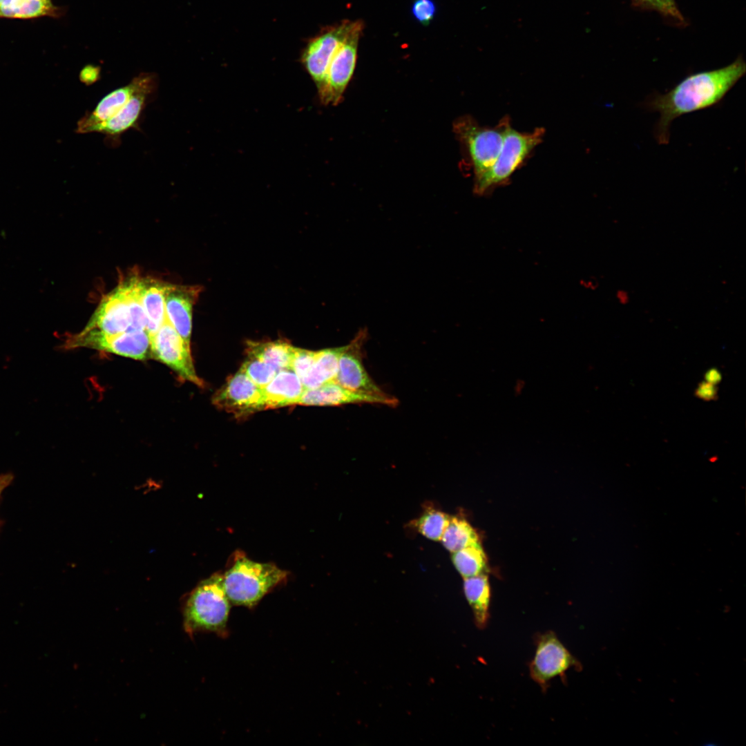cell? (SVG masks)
Segmentation results:
<instances>
[{"mask_svg":"<svg viewBox=\"0 0 746 746\" xmlns=\"http://www.w3.org/2000/svg\"><path fill=\"white\" fill-rule=\"evenodd\" d=\"M745 72V62L738 57L726 66L689 75L666 93L649 95L642 106L660 114L654 128L658 142L669 143L670 126L677 117L718 104Z\"/></svg>","mask_w":746,"mask_h":746,"instance_id":"cell-1","label":"cell"},{"mask_svg":"<svg viewBox=\"0 0 746 746\" xmlns=\"http://www.w3.org/2000/svg\"><path fill=\"white\" fill-rule=\"evenodd\" d=\"M222 576V586L231 604L253 607L287 579V572L272 563L236 556Z\"/></svg>","mask_w":746,"mask_h":746,"instance_id":"cell-2","label":"cell"},{"mask_svg":"<svg viewBox=\"0 0 746 746\" xmlns=\"http://www.w3.org/2000/svg\"><path fill=\"white\" fill-rule=\"evenodd\" d=\"M231 602L222 586V573L201 582L189 594L183 609V624L190 635L198 632L227 633Z\"/></svg>","mask_w":746,"mask_h":746,"instance_id":"cell-3","label":"cell"},{"mask_svg":"<svg viewBox=\"0 0 746 746\" xmlns=\"http://www.w3.org/2000/svg\"><path fill=\"white\" fill-rule=\"evenodd\" d=\"M544 135L545 129L542 127L535 128L532 132L522 133L509 124L494 164L482 175L475 179L474 193L479 196L488 195L496 188L508 184L513 174L542 142Z\"/></svg>","mask_w":746,"mask_h":746,"instance_id":"cell-4","label":"cell"},{"mask_svg":"<svg viewBox=\"0 0 746 746\" xmlns=\"http://www.w3.org/2000/svg\"><path fill=\"white\" fill-rule=\"evenodd\" d=\"M509 124L508 116L504 117L494 127L481 126L469 115L460 117L453 123L454 132L468 155L475 179L494 164Z\"/></svg>","mask_w":746,"mask_h":746,"instance_id":"cell-5","label":"cell"},{"mask_svg":"<svg viewBox=\"0 0 746 746\" xmlns=\"http://www.w3.org/2000/svg\"><path fill=\"white\" fill-rule=\"evenodd\" d=\"M535 654L528 663L531 679L546 692L551 681L560 677L566 683L567 671H581L580 662L568 650L556 633L551 631L537 633L533 637Z\"/></svg>","mask_w":746,"mask_h":746,"instance_id":"cell-6","label":"cell"},{"mask_svg":"<svg viewBox=\"0 0 746 746\" xmlns=\"http://www.w3.org/2000/svg\"><path fill=\"white\" fill-rule=\"evenodd\" d=\"M60 347L66 350L91 348L135 360L151 358V341L146 330L107 334L95 329H83L68 336Z\"/></svg>","mask_w":746,"mask_h":746,"instance_id":"cell-7","label":"cell"},{"mask_svg":"<svg viewBox=\"0 0 746 746\" xmlns=\"http://www.w3.org/2000/svg\"><path fill=\"white\" fill-rule=\"evenodd\" d=\"M363 28L361 21H354L347 36L334 52L327 68L325 85L318 92L323 104L336 106L342 100L354 72L358 42Z\"/></svg>","mask_w":746,"mask_h":746,"instance_id":"cell-8","label":"cell"},{"mask_svg":"<svg viewBox=\"0 0 746 746\" xmlns=\"http://www.w3.org/2000/svg\"><path fill=\"white\" fill-rule=\"evenodd\" d=\"M352 24L353 21L345 20L324 28L306 44L300 60L314 82L318 93L325 85L327 68L334 52L347 36Z\"/></svg>","mask_w":746,"mask_h":746,"instance_id":"cell-9","label":"cell"},{"mask_svg":"<svg viewBox=\"0 0 746 746\" xmlns=\"http://www.w3.org/2000/svg\"><path fill=\"white\" fill-rule=\"evenodd\" d=\"M150 341L152 358L166 364L184 380L202 386L203 382L194 368L190 345L177 332L166 315Z\"/></svg>","mask_w":746,"mask_h":746,"instance_id":"cell-10","label":"cell"},{"mask_svg":"<svg viewBox=\"0 0 746 746\" xmlns=\"http://www.w3.org/2000/svg\"><path fill=\"white\" fill-rule=\"evenodd\" d=\"M366 338L367 332L361 330L349 344L345 345L339 358L335 382L356 392L388 395L371 379L364 367L363 347Z\"/></svg>","mask_w":746,"mask_h":746,"instance_id":"cell-11","label":"cell"},{"mask_svg":"<svg viewBox=\"0 0 746 746\" xmlns=\"http://www.w3.org/2000/svg\"><path fill=\"white\" fill-rule=\"evenodd\" d=\"M153 85H158L156 73H140L128 84L112 90L102 98L92 111L87 112L78 121L77 132L90 133L94 126L112 117L135 93Z\"/></svg>","mask_w":746,"mask_h":746,"instance_id":"cell-12","label":"cell"},{"mask_svg":"<svg viewBox=\"0 0 746 746\" xmlns=\"http://www.w3.org/2000/svg\"><path fill=\"white\" fill-rule=\"evenodd\" d=\"M212 403L237 417L264 410L262 389L240 370L214 394Z\"/></svg>","mask_w":746,"mask_h":746,"instance_id":"cell-13","label":"cell"},{"mask_svg":"<svg viewBox=\"0 0 746 746\" xmlns=\"http://www.w3.org/2000/svg\"><path fill=\"white\" fill-rule=\"evenodd\" d=\"M202 287L168 283L164 293L166 317L185 343L190 345L192 314Z\"/></svg>","mask_w":746,"mask_h":746,"instance_id":"cell-14","label":"cell"},{"mask_svg":"<svg viewBox=\"0 0 746 746\" xmlns=\"http://www.w3.org/2000/svg\"><path fill=\"white\" fill-rule=\"evenodd\" d=\"M157 86L153 85L135 93L115 115L94 126L90 133L104 134L106 143L116 146L122 134L138 127L142 113Z\"/></svg>","mask_w":746,"mask_h":746,"instance_id":"cell-15","label":"cell"},{"mask_svg":"<svg viewBox=\"0 0 746 746\" xmlns=\"http://www.w3.org/2000/svg\"><path fill=\"white\" fill-rule=\"evenodd\" d=\"M398 399L390 395L379 396L356 392L346 389L335 381L314 389L305 390L298 401L304 405H340L350 403H376L390 407L398 405Z\"/></svg>","mask_w":746,"mask_h":746,"instance_id":"cell-16","label":"cell"},{"mask_svg":"<svg viewBox=\"0 0 746 746\" xmlns=\"http://www.w3.org/2000/svg\"><path fill=\"white\" fill-rule=\"evenodd\" d=\"M131 320L124 293L118 285L106 295L84 329H95L107 334L128 332Z\"/></svg>","mask_w":746,"mask_h":746,"instance_id":"cell-17","label":"cell"},{"mask_svg":"<svg viewBox=\"0 0 746 746\" xmlns=\"http://www.w3.org/2000/svg\"><path fill=\"white\" fill-rule=\"evenodd\" d=\"M304 391L302 381L294 372L281 370L262 389L264 410L297 404Z\"/></svg>","mask_w":746,"mask_h":746,"instance_id":"cell-18","label":"cell"},{"mask_svg":"<svg viewBox=\"0 0 746 746\" xmlns=\"http://www.w3.org/2000/svg\"><path fill=\"white\" fill-rule=\"evenodd\" d=\"M168 283L151 277H142V301L146 317V330L150 339L166 317L164 293Z\"/></svg>","mask_w":746,"mask_h":746,"instance_id":"cell-19","label":"cell"},{"mask_svg":"<svg viewBox=\"0 0 746 746\" xmlns=\"http://www.w3.org/2000/svg\"><path fill=\"white\" fill-rule=\"evenodd\" d=\"M465 597L472 609L475 625L484 629L490 620L491 589L486 573L464 578Z\"/></svg>","mask_w":746,"mask_h":746,"instance_id":"cell-20","label":"cell"},{"mask_svg":"<svg viewBox=\"0 0 746 746\" xmlns=\"http://www.w3.org/2000/svg\"><path fill=\"white\" fill-rule=\"evenodd\" d=\"M345 345L335 348H327L317 352L315 361L301 379L305 390L314 389L325 383L335 381L339 358Z\"/></svg>","mask_w":746,"mask_h":746,"instance_id":"cell-21","label":"cell"},{"mask_svg":"<svg viewBox=\"0 0 746 746\" xmlns=\"http://www.w3.org/2000/svg\"><path fill=\"white\" fill-rule=\"evenodd\" d=\"M64 12L52 0H0V17L6 18L59 17Z\"/></svg>","mask_w":746,"mask_h":746,"instance_id":"cell-22","label":"cell"},{"mask_svg":"<svg viewBox=\"0 0 746 746\" xmlns=\"http://www.w3.org/2000/svg\"><path fill=\"white\" fill-rule=\"evenodd\" d=\"M142 276L137 271H133L125 277H121L119 283L126 298L131 325L128 332L146 330V317L142 301Z\"/></svg>","mask_w":746,"mask_h":746,"instance_id":"cell-23","label":"cell"},{"mask_svg":"<svg viewBox=\"0 0 746 746\" xmlns=\"http://www.w3.org/2000/svg\"><path fill=\"white\" fill-rule=\"evenodd\" d=\"M292 347L289 343L282 340L271 342L248 341L246 351L248 357L267 363L280 371L289 369Z\"/></svg>","mask_w":746,"mask_h":746,"instance_id":"cell-24","label":"cell"},{"mask_svg":"<svg viewBox=\"0 0 746 746\" xmlns=\"http://www.w3.org/2000/svg\"><path fill=\"white\" fill-rule=\"evenodd\" d=\"M441 540L451 553L480 543L475 529L466 519L457 517H450Z\"/></svg>","mask_w":746,"mask_h":746,"instance_id":"cell-25","label":"cell"},{"mask_svg":"<svg viewBox=\"0 0 746 746\" xmlns=\"http://www.w3.org/2000/svg\"><path fill=\"white\" fill-rule=\"evenodd\" d=\"M452 560L463 579L486 573L488 569L487 557L481 543L452 553Z\"/></svg>","mask_w":746,"mask_h":746,"instance_id":"cell-26","label":"cell"},{"mask_svg":"<svg viewBox=\"0 0 746 746\" xmlns=\"http://www.w3.org/2000/svg\"><path fill=\"white\" fill-rule=\"evenodd\" d=\"M450 516L436 508H428L414 521V526L422 535L440 541L447 527Z\"/></svg>","mask_w":746,"mask_h":746,"instance_id":"cell-27","label":"cell"},{"mask_svg":"<svg viewBox=\"0 0 746 746\" xmlns=\"http://www.w3.org/2000/svg\"><path fill=\"white\" fill-rule=\"evenodd\" d=\"M240 370L261 389L264 388L279 372L273 365L251 357H248Z\"/></svg>","mask_w":746,"mask_h":746,"instance_id":"cell-28","label":"cell"},{"mask_svg":"<svg viewBox=\"0 0 746 746\" xmlns=\"http://www.w3.org/2000/svg\"><path fill=\"white\" fill-rule=\"evenodd\" d=\"M318 351L293 347L291 353L289 369L301 380L313 365Z\"/></svg>","mask_w":746,"mask_h":746,"instance_id":"cell-29","label":"cell"},{"mask_svg":"<svg viewBox=\"0 0 746 746\" xmlns=\"http://www.w3.org/2000/svg\"><path fill=\"white\" fill-rule=\"evenodd\" d=\"M437 13V5L433 0H414L411 14L414 19L424 26H428Z\"/></svg>","mask_w":746,"mask_h":746,"instance_id":"cell-30","label":"cell"},{"mask_svg":"<svg viewBox=\"0 0 746 746\" xmlns=\"http://www.w3.org/2000/svg\"><path fill=\"white\" fill-rule=\"evenodd\" d=\"M651 8L670 16L673 18L681 19L682 16L676 6L675 0H639Z\"/></svg>","mask_w":746,"mask_h":746,"instance_id":"cell-31","label":"cell"},{"mask_svg":"<svg viewBox=\"0 0 746 746\" xmlns=\"http://www.w3.org/2000/svg\"><path fill=\"white\" fill-rule=\"evenodd\" d=\"M100 74L101 68L99 66L87 64L82 68L79 77L83 84L90 86L99 79Z\"/></svg>","mask_w":746,"mask_h":746,"instance_id":"cell-32","label":"cell"},{"mask_svg":"<svg viewBox=\"0 0 746 746\" xmlns=\"http://www.w3.org/2000/svg\"><path fill=\"white\" fill-rule=\"evenodd\" d=\"M696 394L698 398L703 400H713L716 397L717 389L715 385L703 381L698 385L696 390Z\"/></svg>","mask_w":746,"mask_h":746,"instance_id":"cell-33","label":"cell"},{"mask_svg":"<svg viewBox=\"0 0 746 746\" xmlns=\"http://www.w3.org/2000/svg\"><path fill=\"white\" fill-rule=\"evenodd\" d=\"M705 377V381L714 385L719 383L722 378L720 372L714 368L707 370Z\"/></svg>","mask_w":746,"mask_h":746,"instance_id":"cell-34","label":"cell"},{"mask_svg":"<svg viewBox=\"0 0 746 746\" xmlns=\"http://www.w3.org/2000/svg\"><path fill=\"white\" fill-rule=\"evenodd\" d=\"M13 479V475L11 473H7L0 475V497L3 491L10 485Z\"/></svg>","mask_w":746,"mask_h":746,"instance_id":"cell-35","label":"cell"},{"mask_svg":"<svg viewBox=\"0 0 746 746\" xmlns=\"http://www.w3.org/2000/svg\"><path fill=\"white\" fill-rule=\"evenodd\" d=\"M616 298L621 305H627L630 300L628 291L624 289H619L616 292Z\"/></svg>","mask_w":746,"mask_h":746,"instance_id":"cell-36","label":"cell"}]
</instances>
